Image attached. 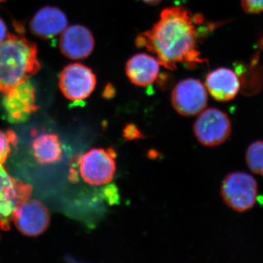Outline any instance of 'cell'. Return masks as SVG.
<instances>
[{
  "label": "cell",
  "instance_id": "obj_5",
  "mask_svg": "<svg viewBox=\"0 0 263 263\" xmlns=\"http://www.w3.org/2000/svg\"><path fill=\"white\" fill-rule=\"evenodd\" d=\"M30 185L12 177L3 166L0 167V228L10 229L15 210L25 200L30 198Z\"/></svg>",
  "mask_w": 263,
  "mask_h": 263
},
{
  "label": "cell",
  "instance_id": "obj_22",
  "mask_svg": "<svg viewBox=\"0 0 263 263\" xmlns=\"http://www.w3.org/2000/svg\"><path fill=\"white\" fill-rule=\"evenodd\" d=\"M145 3L150 5H156L159 4L162 0H143Z\"/></svg>",
  "mask_w": 263,
  "mask_h": 263
},
{
  "label": "cell",
  "instance_id": "obj_17",
  "mask_svg": "<svg viewBox=\"0 0 263 263\" xmlns=\"http://www.w3.org/2000/svg\"><path fill=\"white\" fill-rule=\"evenodd\" d=\"M17 141L16 135L13 131L0 130V167L9 157L12 148L16 146Z\"/></svg>",
  "mask_w": 263,
  "mask_h": 263
},
{
  "label": "cell",
  "instance_id": "obj_3",
  "mask_svg": "<svg viewBox=\"0 0 263 263\" xmlns=\"http://www.w3.org/2000/svg\"><path fill=\"white\" fill-rule=\"evenodd\" d=\"M258 184L247 173L233 172L223 180L221 195L227 205L236 212L243 213L253 209L258 199Z\"/></svg>",
  "mask_w": 263,
  "mask_h": 263
},
{
  "label": "cell",
  "instance_id": "obj_20",
  "mask_svg": "<svg viewBox=\"0 0 263 263\" xmlns=\"http://www.w3.org/2000/svg\"><path fill=\"white\" fill-rule=\"evenodd\" d=\"M8 29H7L6 24H5L4 21L0 18V43L4 41L8 37Z\"/></svg>",
  "mask_w": 263,
  "mask_h": 263
},
{
  "label": "cell",
  "instance_id": "obj_16",
  "mask_svg": "<svg viewBox=\"0 0 263 263\" xmlns=\"http://www.w3.org/2000/svg\"><path fill=\"white\" fill-rule=\"evenodd\" d=\"M246 162L253 174L263 176V141H254L249 145Z\"/></svg>",
  "mask_w": 263,
  "mask_h": 263
},
{
  "label": "cell",
  "instance_id": "obj_24",
  "mask_svg": "<svg viewBox=\"0 0 263 263\" xmlns=\"http://www.w3.org/2000/svg\"><path fill=\"white\" fill-rule=\"evenodd\" d=\"M5 0H0V3H3V2H5Z\"/></svg>",
  "mask_w": 263,
  "mask_h": 263
},
{
  "label": "cell",
  "instance_id": "obj_14",
  "mask_svg": "<svg viewBox=\"0 0 263 263\" xmlns=\"http://www.w3.org/2000/svg\"><path fill=\"white\" fill-rule=\"evenodd\" d=\"M160 63L155 57L145 53H137L126 64V74L132 84L137 86H149L160 73Z\"/></svg>",
  "mask_w": 263,
  "mask_h": 263
},
{
  "label": "cell",
  "instance_id": "obj_9",
  "mask_svg": "<svg viewBox=\"0 0 263 263\" xmlns=\"http://www.w3.org/2000/svg\"><path fill=\"white\" fill-rule=\"evenodd\" d=\"M4 95L3 105L7 119L9 122H24L37 111L35 88L29 79L15 86Z\"/></svg>",
  "mask_w": 263,
  "mask_h": 263
},
{
  "label": "cell",
  "instance_id": "obj_23",
  "mask_svg": "<svg viewBox=\"0 0 263 263\" xmlns=\"http://www.w3.org/2000/svg\"><path fill=\"white\" fill-rule=\"evenodd\" d=\"M259 46L263 49V37L261 38L260 41H259Z\"/></svg>",
  "mask_w": 263,
  "mask_h": 263
},
{
  "label": "cell",
  "instance_id": "obj_11",
  "mask_svg": "<svg viewBox=\"0 0 263 263\" xmlns=\"http://www.w3.org/2000/svg\"><path fill=\"white\" fill-rule=\"evenodd\" d=\"M95 45L92 33L80 24L67 27L60 39L62 54L72 60H85L89 57L94 51Z\"/></svg>",
  "mask_w": 263,
  "mask_h": 263
},
{
  "label": "cell",
  "instance_id": "obj_2",
  "mask_svg": "<svg viewBox=\"0 0 263 263\" xmlns=\"http://www.w3.org/2000/svg\"><path fill=\"white\" fill-rule=\"evenodd\" d=\"M41 67L36 45L24 36L9 34L0 43V92L29 79Z\"/></svg>",
  "mask_w": 263,
  "mask_h": 263
},
{
  "label": "cell",
  "instance_id": "obj_21",
  "mask_svg": "<svg viewBox=\"0 0 263 263\" xmlns=\"http://www.w3.org/2000/svg\"><path fill=\"white\" fill-rule=\"evenodd\" d=\"M114 95H115V89L112 84H108L104 89L103 97L105 98H111Z\"/></svg>",
  "mask_w": 263,
  "mask_h": 263
},
{
  "label": "cell",
  "instance_id": "obj_18",
  "mask_svg": "<svg viewBox=\"0 0 263 263\" xmlns=\"http://www.w3.org/2000/svg\"><path fill=\"white\" fill-rule=\"evenodd\" d=\"M242 8L249 14L263 13V0H240Z\"/></svg>",
  "mask_w": 263,
  "mask_h": 263
},
{
  "label": "cell",
  "instance_id": "obj_12",
  "mask_svg": "<svg viewBox=\"0 0 263 263\" xmlns=\"http://www.w3.org/2000/svg\"><path fill=\"white\" fill-rule=\"evenodd\" d=\"M67 16L56 7L46 6L38 10L31 20L30 30L34 35L43 40L53 39L67 27Z\"/></svg>",
  "mask_w": 263,
  "mask_h": 263
},
{
  "label": "cell",
  "instance_id": "obj_7",
  "mask_svg": "<svg viewBox=\"0 0 263 263\" xmlns=\"http://www.w3.org/2000/svg\"><path fill=\"white\" fill-rule=\"evenodd\" d=\"M115 151L109 148H93L85 154L80 160L81 177L90 185L100 186L112 181L117 165Z\"/></svg>",
  "mask_w": 263,
  "mask_h": 263
},
{
  "label": "cell",
  "instance_id": "obj_19",
  "mask_svg": "<svg viewBox=\"0 0 263 263\" xmlns=\"http://www.w3.org/2000/svg\"><path fill=\"white\" fill-rule=\"evenodd\" d=\"M123 136L126 139L129 140V141L143 138V134H142L141 131L133 124H129L126 126L124 131H123Z\"/></svg>",
  "mask_w": 263,
  "mask_h": 263
},
{
  "label": "cell",
  "instance_id": "obj_13",
  "mask_svg": "<svg viewBox=\"0 0 263 263\" xmlns=\"http://www.w3.org/2000/svg\"><path fill=\"white\" fill-rule=\"evenodd\" d=\"M205 88L214 100L224 103L233 100L238 95L240 82L234 71L221 67L208 74Z\"/></svg>",
  "mask_w": 263,
  "mask_h": 263
},
{
  "label": "cell",
  "instance_id": "obj_10",
  "mask_svg": "<svg viewBox=\"0 0 263 263\" xmlns=\"http://www.w3.org/2000/svg\"><path fill=\"white\" fill-rule=\"evenodd\" d=\"M13 221L22 234L37 236L47 229L50 222L49 213L42 202L28 199L15 210Z\"/></svg>",
  "mask_w": 263,
  "mask_h": 263
},
{
  "label": "cell",
  "instance_id": "obj_8",
  "mask_svg": "<svg viewBox=\"0 0 263 263\" xmlns=\"http://www.w3.org/2000/svg\"><path fill=\"white\" fill-rule=\"evenodd\" d=\"M171 103L180 115L193 117L201 113L206 107V88L197 79H184L178 83L173 89Z\"/></svg>",
  "mask_w": 263,
  "mask_h": 263
},
{
  "label": "cell",
  "instance_id": "obj_15",
  "mask_svg": "<svg viewBox=\"0 0 263 263\" xmlns=\"http://www.w3.org/2000/svg\"><path fill=\"white\" fill-rule=\"evenodd\" d=\"M32 150L36 160L41 164L55 163L62 159L61 143L54 134L37 135L33 140Z\"/></svg>",
  "mask_w": 263,
  "mask_h": 263
},
{
  "label": "cell",
  "instance_id": "obj_1",
  "mask_svg": "<svg viewBox=\"0 0 263 263\" xmlns=\"http://www.w3.org/2000/svg\"><path fill=\"white\" fill-rule=\"evenodd\" d=\"M204 22L201 15L183 7L164 8L153 27L136 37V46L155 53L167 70H176L179 64L193 70L205 62L198 50L199 40L212 27L199 28Z\"/></svg>",
  "mask_w": 263,
  "mask_h": 263
},
{
  "label": "cell",
  "instance_id": "obj_4",
  "mask_svg": "<svg viewBox=\"0 0 263 263\" xmlns=\"http://www.w3.org/2000/svg\"><path fill=\"white\" fill-rule=\"evenodd\" d=\"M193 131L202 146H218L228 141L231 136V121L222 110L208 108L199 114L194 124Z\"/></svg>",
  "mask_w": 263,
  "mask_h": 263
},
{
  "label": "cell",
  "instance_id": "obj_6",
  "mask_svg": "<svg viewBox=\"0 0 263 263\" xmlns=\"http://www.w3.org/2000/svg\"><path fill=\"white\" fill-rule=\"evenodd\" d=\"M97 78L92 70L80 63L66 66L60 73L59 86L67 100L81 102L95 91Z\"/></svg>",
  "mask_w": 263,
  "mask_h": 263
}]
</instances>
